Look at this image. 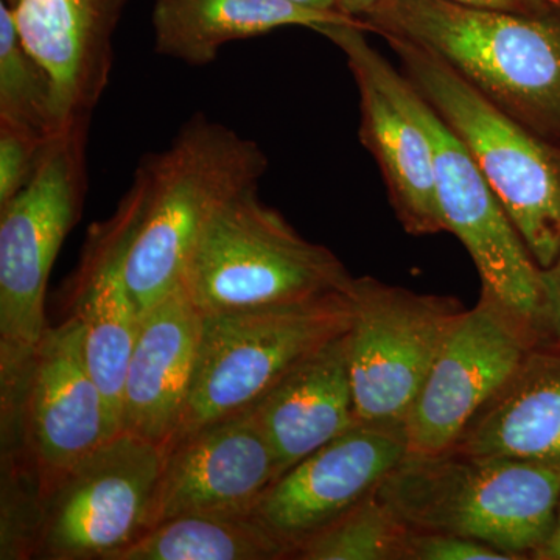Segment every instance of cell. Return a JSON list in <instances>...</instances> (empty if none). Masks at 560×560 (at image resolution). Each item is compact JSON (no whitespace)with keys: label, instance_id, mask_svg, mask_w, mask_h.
<instances>
[{"label":"cell","instance_id":"obj_18","mask_svg":"<svg viewBox=\"0 0 560 560\" xmlns=\"http://www.w3.org/2000/svg\"><path fill=\"white\" fill-rule=\"evenodd\" d=\"M346 334L298 364L250 407L275 452L279 477L327 442L360 425Z\"/></svg>","mask_w":560,"mask_h":560},{"label":"cell","instance_id":"obj_15","mask_svg":"<svg viewBox=\"0 0 560 560\" xmlns=\"http://www.w3.org/2000/svg\"><path fill=\"white\" fill-rule=\"evenodd\" d=\"M363 25L335 22L319 27L348 58L360 94V139L374 156L388 189L390 206L412 235L445 231L434 180L433 151L422 128L390 97L360 47Z\"/></svg>","mask_w":560,"mask_h":560},{"label":"cell","instance_id":"obj_29","mask_svg":"<svg viewBox=\"0 0 560 560\" xmlns=\"http://www.w3.org/2000/svg\"><path fill=\"white\" fill-rule=\"evenodd\" d=\"M389 2L390 0H338V5L346 16L360 22L364 27V21L381 11L383 7L388 5Z\"/></svg>","mask_w":560,"mask_h":560},{"label":"cell","instance_id":"obj_8","mask_svg":"<svg viewBox=\"0 0 560 560\" xmlns=\"http://www.w3.org/2000/svg\"><path fill=\"white\" fill-rule=\"evenodd\" d=\"M360 47L390 97L430 140L444 230L458 237L470 254L480 275L481 293L510 308L540 335L541 268L495 191L458 136L404 72L368 43L364 31Z\"/></svg>","mask_w":560,"mask_h":560},{"label":"cell","instance_id":"obj_25","mask_svg":"<svg viewBox=\"0 0 560 560\" xmlns=\"http://www.w3.org/2000/svg\"><path fill=\"white\" fill-rule=\"evenodd\" d=\"M50 138L0 121V208L27 186Z\"/></svg>","mask_w":560,"mask_h":560},{"label":"cell","instance_id":"obj_26","mask_svg":"<svg viewBox=\"0 0 560 560\" xmlns=\"http://www.w3.org/2000/svg\"><path fill=\"white\" fill-rule=\"evenodd\" d=\"M404 560H515L480 540L434 530H412Z\"/></svg>","mask_w":560,"mask_h":560},{"label":"cell","instance_id":"obj_31","mask_svg":"<svg viewBox=\"0 0 560 560\" xmlns=\"http://www.w3.org/2000/svg\"><path fill=\"white\" fill-rule=\"evenodd\" d=\"M289 2L305 7V9L320 11V13L337 14V16L348 18L342 13L340 5H338V0H289Z\"/></svg>","mask_w":560,"mask_h":560},{"label":"cell","instance_id":"obj_4","mask_svg":"<svg viewBox=\"0 0 560 560\" xmlns=\"http://www.w3.org/2000/svg\"><path fill=\"white\" fill-rule=\"evenodd\" d=\"M401 72L458 136L534 260L548 268L560 254V145L490 102L436 55L385 36Z\"/></svg>","mask_w":560,"mask_h":560},{"label":"cell","instance_id":"obj_20","mask_svg":"<svg viewBox=\"0 0 560 560\" xmlns=\"http://www.w3.org/2000/svg\"><path fill=\"white\" fill-rule=\"evenodd\" d=\"M335 22L357 21L289 0H153L151 10L156 54L191 68L212 65L224 46L237 40L283 27L316 32Z\"/></svg>","mask_w":560,"mask_h":560},{"label":"cell","instance_id":"obj_23","mask_svg":"<svg viewBox=\"0 0 560 560\" xmlns=\"http://www.w3.org/2000/svg\"><path fill=\"white\" fill-rule=\"evenodd\" d=\"M0 121L50 138L62 127L49 70L22 40L13 9L0 0Z\"/></svg>","mask_w":560,"mask_h":560},{"label":"cell","instance_id":"obj_22","mask_svg":"<svg viewBox=\"0 0 560 560\" xmlns=\"http://www.w3.org/2000/svg\"><path fill=\"white\" fill-rule=\"evenodd\" d=\"M291 548L248 515H180L153 526L109 560H283Z\"/></svg>","mask_w":560,"mask_h":560},{"label":"cell","instance_id":"obj_13","mask_svg":"<svg viewBox=\"0 0 560 560\" xmlns=\"http://www.w3.org/2000/svg\"><path fill=\"white\" fill-rule=\"evenodd\" d=\"M278 477L275 452L250 408L213 420L165 445L149 529L180 515L253 514Z\"/></svg>","mask_w":560,"mask_h":560},{"label":"cell","instance_id":"obj_30","mask_svg":"<svg viewBox=\"0 0 560 560\" xmlns=\"http://www.w3.org/2000/svg\"><path fill=\"white\" fill-rule=\"evenodd\" d=\"M534 560H560V500L558 512H556L555 526H552L550 536L545 540L539 550L534 552Z\"/></svg>","mask_w":560,"mask_h":560},{"label":"cell","instance_id":"obj_1","mask_svg":"<svg viewBox=\"0 0 560 560\" xmlns=\"http://www.w3.org/2000/svg\"><path fill=\"white\" fill-rule=\"evenodd\" d=\"M267 168L259 143L195 114L164 150L142 158L116 210L88 231L81 254L119 272L142 316L183 285L213 210L259 186Z\"/></svg>","mask_w":560,"mask_h":560},{"label":"cell","instance_id":"obj_27","mask_svg":"<svg viewBox=\"0 0 560 560\" xmlns=\"http://www.w3.org/2000/svg\"><path fill=\"white\" fill-rule=\"evenodd\" d=\"M540 330L545 346L560 349V254L550 267L541 268Z\"/></svg>","mask_w":560,"mask_h":560},{"label":"cell","instance_id":"obj_7","mask_svg":"<svg viewBox=\"0 0 560 560\" xmlns=\"http://www.w3.org/2000/svg\"><path fill=\"white\" fill-rule=\"evenodd\" d=\"M92 119L62 125L32 179L0 208V371L20 368L46 334V291L83 212Z\"/></svg>","mask_w":560,"mask_h":560},{"label":"cell","instance_id":"obj_6","mask_svg":"<svg viewBox=\"0 0 560 560\" xmlns=\"http://www.w3.org/2000/svg\"><path fill=\"white\" fill-rule=\"evenodd\" d=\"M350 280L312 300L202 315L189 399L173 438L248 410L298 364L345 335L352 323Z\"/></svg>","mask_w":560,"mask_h":560},{"label":"cell","instance_id":"obj_17","mask_svg":"<svg viewBox=\"0 0 560 560\" xmlns=\"http://www.w3.org/2000/svg\"><path fill=\"white\" fill-rule=\"evenodd\" d=\"M201 318L183 285L140 316L125 375L120 431L160 445L175 436L197 366Z\"/></svg>","mask_w":560,"mask_h":560},{"label":"cell","instance_id":"obj_32","mask_svg":"<svg viewBox=\"0 0 560 560\" xmlns=\"http://www.w3.org/2000/svg\"><path fill=\"white\" fill-rule=\"evenodd\" d=\"M3 2H5L7 5H10L11 9H13V7H16V3L20 2V0H3Z\"/></svg>","mask_w":560,"mask_h":560},{"label":"cell","instance_id":"obj_28","mask_svg":"<svg viewBox=\"0 0 560 560\" xmlns=\"http://www.w3.org/2000/svg\"><path fill=\"white\" fill-rule=\"evenodd\" d=\"M455 2L482 7V9L529 14V16H544L560 10V0H455Z\"/></svg>","mask_w":560,"mask_h":560},{"label":"cell","instance_id":"obj_9","mask_svg":"<svg viewBox=\"0 0 560 560\" xmlns=\"http://www.w3.org/2000/svg\"><path fill=\"white\" fill-rule=\"evenodd\" d=\"M2 374L3 458L35 478L40 500L117 434L84 359L79 319L47 327L18 370Z\"/></svg>","mask_w":560,"mask_h":560},{"label":"cell","instance_id":"obj_5","mask_svg":"<svg viewBox=\"0 0 560 560\" xmlns=\"http://www.w3.org/2000/svg\"><path fill=\"white\" fill-rule=\"evenodd\" d=\"M257 190L221 202L191 250L183 287L201 315L312 300L352 279L329 248L302 237Z\"/></svg>","mask_w":560,"mask_h":560},{"label":"cell","instance_id":"obj_3","mask_svg":"<svg viewBox=\"0 0 560 560\" xmlns=\"http://www.w3.org/2000/svg\"><path fill=\"white\" fill-rule=\"evenodd\" d=\"M375 492L412 530L456 534L533 559L555 526L560 469L452 448L405 456Z\"/></svg>","mask_w":560,"mask_h":560},{"label":"cell","instance_id":"obj_2","mask_svg":"<svg viewBox=\"0 0 560 560\" xmlns=\"http://www.w3.org/2000/svg\"><path fill=\"white\" fill-rule=\"evenodd\" d=\"M366 31L436 55L544 138L560 140V10L544 16L455 0H390Z\"/></svg>","mask_w":560,"mask_h":560},{"label":"cell","instance_id":"obj_21","mask_svg":"<svg viewBox=\"0 0 560 560\" xmlns=\"http://www.w3.org/2000/svg\"><path fill=\"white\" fill-rule=\"evenodd\" d=\"M68 280L66 296L70 315L80 323L84 359L102 390L110 425L119 433L125 375L138 340L140 313L119 272L105 261L80 254Z\"/></svg>","mask_w":560,"mask_h":560},{"label":"cell","instance_id":"obj_11","mask_svg":"<svg viewBox=\"0 0 560 560\" xmlns=\"http://www.w3.org/2000/svg\"><path fill=\"white\" fill-rule=\"evenodd\" d=\"M165 445L119 431L40 500L32 559L109 560L150 526Z\"/></svg>","mask_w":560,"mask_h":560},{"label":"cell","instance_id":"obj_16","mask_svg":"<svg viewBox=\"0 0 560 560\" xmlns=\"http://www.w3.org/2000/svg\"><path fill=\"white\" fill-rule=\"evenodd\" d=\"M130 0H20L13 7L27 49L49 70L62 124L92 119L108 90L114 36Z\"/></svg>","mask_w":560,"mask_h":560},{"label":"cell","instance_id":"obj_12","mask_svg":"<svg viewBox=\"0 0 560 560\" xmlns=\"http://www.w3.org/2000/svg\"><path fill=\"white\" fill-rule=\"evenodd\" d=\"M539 346H545L539 331L481 293L453 323L412 405L405 422L408 455L451 451L470 419Z\"/></svg>","mask_w":560,"mask_h":560},{"label":"cell","instance_id":"obj_19","mask_svg":"<svg viewBox=\"0 0 560 560\" xmlns=\"http://www.w3.org/2000/svg\"><path fill=\"white\" fill-rule=\"evenodd\" d=\"M452 448L560 469V349H534Z\"/></svg>","mask_w":560,"mask_h":560},{"label":"cell","instance_id":"obj_24","mask_svg":"<svg viewBox=\"0 0 560 560\" xmlns=\"http://www.w3.org/2000/svg\"><path fill=\"white\" fill-rule=\"evenodd\" d=\"M411 529L377 492L294 547V560H404Z\"/></svg>","mask_w":560,"mask_h":560},{"label":"cell","instance_id":"obj_10","mask_svg":"<svg viewBox=\"0 0 560 560\" xmlns=\"http://www.w3.org/2000/svg\"><path fill=\"white\" fill-rule=\"evenodd\" d=\"M346 334L357 418L404 429L442 342L464 311L455 298L419 294L364 276L350 280Z\"/></svg>","mask_w":560,"mask_h":560},{"label":"cell","instance_id":"obj_14","mask_svg":"<svg viewBox=\"0 0 560 560\" xmlns=\"http://www.w3.org/2000/svg\"><path fill=\"white\" fill-rule=\"evenodd\" d=\"M407 455L404 429L360 423L283 471L253 515L293 556L298 544L374 493Z\"/></svg>","mask_w":560,"mask_h":560}]
</instances>
